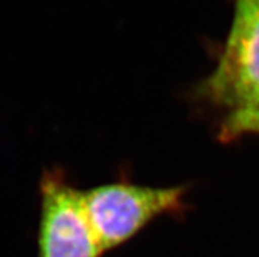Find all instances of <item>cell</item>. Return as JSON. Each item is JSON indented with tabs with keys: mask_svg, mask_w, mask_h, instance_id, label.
Returning <instances> with one entry per match:
<instances>
[{
	"mask_svg": "<svg viewBox=\"0 0 259 257\" xmlns=\"http://www.w3.org/2000/svg\"><path fill=\"white\" fill-rule=\"evenodd\" d=\"M186 186H146L128 181L109 182L82 190L91 227L104 252L133 239L151 222L184 208Z\"/></svg>",
	"mask_w": 259,
	"mask_h": 257,
	"instance_id": "obj_1",
	"label": "cell"
},
{
	"mask_svg": "<svg viewBox=\"0 0 259 257\" xmlns=\"http://www.w3.org/2000/svg\"><path fill=\"white\" fill-rule=\"evenodd\" d=\"M197 94L227 112L225 117L259 109V0H234L233 20L216 67Z\"/></svg>",
	"mask_w": 259,
	"mask_h": 257,
	"instance_id": "obj_2",
	"label": "cell"
},
{
	"mask_svg": "<svg viewBox=\"0 0 259 257\" xmlns=\"http://www.w3.org/2000/svg\"><path fill=\"white\" fill-rule=\"evenodd\" d=\"M38 257H102L105 253L92 230L82 190L62 173L45 172L39 184Z\"/></svg>",
	"mask_w": 259,
	"mask_h": 257,
	"instance_id": "obj_3",
	"label": "cell"
},
{
	"mask_svg": "<svg viewBox=\"0 0 259 257\" xmlns=\"http://www.w3.org/2000/svg\"><path fill=\"white\" fill-rule=\"evenodd\" d=\"M247 134L259 135V109L224 118L220 131L221 138L230 140Z\"/></svg>",
	"mask_w": 259,
	"mask_h": 257,
	"instance_id": "obj_4",
	"label": "cell"
}]
</instances>
